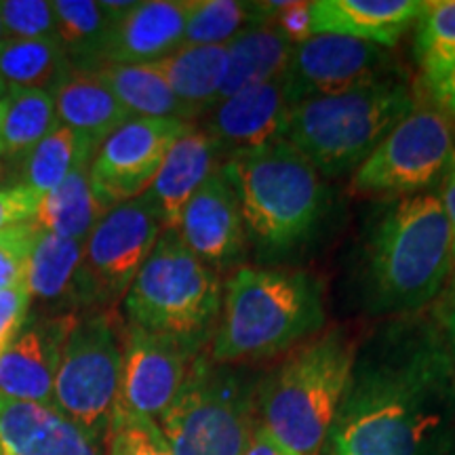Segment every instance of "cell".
<instances>
[{"mask_svg": "<svg viewBox=\"0 0 455 455\" xmlns=\"http://www.w3.org/2000/svg\"><path fill=\"white\" fill-rule=\"evenodd\" d=\"M123 301L127 325L169 335L203 352L218 329L224 283L178 232L163 230Z\"/></svg>", "mask_w": 455, "mask_h": 455, "instance_id": "obj_7", "label": "cell"}, {"mask_svg": "<svg viewBox=\"0 0 455 455\" xmlns=\"http://www.w3.org/2000/svg\"><path fill=\"white\" fill-rule=\"evenodd\" d=\"M325 299L315 276L291 268L238 266L224 281V301L209 356L243 365L287 355L325 327Z\"/></svg>", "mask_w": 455, "mask_h": 455, "instance_id": "obj_2", "label": "cell"}, {"mask_svg": "<svg viewBox=\"0 0 455 455\" xmlns=\"http://www.w3.org/2000/svg\"><path fill=\"white\" fill-rule=\"evenodd\" d=\"M443 192H441V203L445 209L449 230H451V251H453V268H455V156L451 164H449L445 178H443Z\"/></svg>", "mask_w": 455, "mask_h": 455, "instance_id": "obj_41", "label": "cell"}, {"mask_svg": "<svg viewBox=\"0 0 455 455\" xmlns=\"http://www.w3.org/2000/svg\"><path fill=\"white\" fill-rule=\"evenodd\" d=\"M293 3V0H291ZM291 3H241V0H198L188 21L184 44H228L249 28L268 24ZM181 44V47H184Z\"/></svg>", "mask_w": 455, "mask_h": 455, "instance_id": "obj_31", "label": "cell"}, {"mask_svg": "<svg viewBox=\"0 0 455 455\" xmlns=\"http://www.w3.org/2000/svg\"><path fill=\"white\" fill-rule=\"evenodd\" d=\"M291 110L283 78H276L221 100L204 114L207 121L201 129L213 140L224 163L284 140Z\"/></svg>", "mask_w": 455, "mask_h": 455, "instance_id": "obj_16", "label": "cell"}, {"mask_svg": "<svg viewBox=\"0 0 455 455\" xmlns=\"http://www.w3.org/2000/svg\"><path fill=\"white\" fill-rule=\"evenodd\" d=\"M161 232V220L146 195L101 215L84 241L74 308L112 310L124 299Z\"/></svg>", "mask_w": 455, "mask_h": 455, "instance_id": "obj_10", "label": "cell"}, {"mask_svg": "<svg viewBox=\"0 0 455 455\" xmlns=\"http://www.w3.org/2000/svg\"><path fill=\"white\" fill-rule=\"evenodd\" d=\"M30 304L32 298L26 281L0 291V355L7 350L20 329L26 325Z\"/></svg>", "mask_w": 455, "mask_h": 455, "instance_id": "obj_37", "label": "cell"}, {"mask_svg": "<svg viewBox=\"0 0 455 455\" xmlns=\"http://www.w3.org/2000/svg\"><path fill=\"white\" fill-rule=\"evenodd\" d=\"M418 100L396 76L329 98L301 101L291 110L284 140L321 178L355 171L375 150Z\"/></svg>", "mask_w": 455, "mask_h": 455, "instance_id": "obj_6", "label": "cell"}, {"mask_svg": "<svg viewBox=\"0 0 455 455\" xmlns=\"http://www.w3.org/2000/svg\"><path fill=\"white\" fill-rule=\"evenodd\" d=\"M415 60L428 87L455 68V0L426 4L415 21Z\"/></svg>", "mask_w": 455, "mask_h": 455, "instance_id": "obj_33", "label": "cell"}, {"mask_svg": "<svg viewBox=\"0 0 455 455\" xmlns=\"http://www.w3.org/2000/svg\"><path fill=\"white\" fill-rule=\"evenodd\" d=\"M198 0H146L114 21L104 49V66L155 64L184 44Z\"/></svg>", "mask_w": 455, "mask_h": 455, "instance_id": "obj_18", "label": "cell"}, {"mask_svg": "<svg viewBox=\"0 0 455 455\" xmlns=\"http://www.w3.org/2000/svg\"><path fill=\"white\" fill-rule=\"evenodd\" d=\"M0 447L11 455H104L60 409L11 398H0Z\"/></svg>", "mask_w": 455, "mask_h": 455, "instance_id": "obj_19", "label": "cell"}, {"mask_svg": "<svg viewBox=\"0 0 455 455\" xmlns=\"http://www.w3.org/2000/svg\"><path fill=\"white\" fill-rule=\"evenodd\" d=\"M95 148L84 135L60 127L38 141L30 152L17 158V184L32 188L38 195H49L83 164L93 161Z\"/></svg>", "mask_w": 455, "mask_h": 455, "instance_id": "obj_28", "label": "cell"}, {"mask_svg": "<svg viewBox=\"0 0 455 455\" xmlns=\"http://www.w3.org/2000/svg\"><path fill=\"white\" fill-rule=\"evenodd\" d=\"M195 123L180 118H131L98 148L89 164L95 201L104 212L146 195L161 164Z\"/></svg>", "mask_w": 455, "mask_h": 455, "instance_id": "obj_12", "label": "cell"}, {"mask_svg": "<svg viewBox=\"0 0 455 455\" xmlns=\"http://www.w3.org/2000/svg\"><path fill=\"white\" fill-rule=\"evenodd\" d=\"M293 49L295 44L272 21L238 34L228 43V70L220 101L281 78L291 61Z\"/></svg>", "mask_w": 455, "mask_h": 455, "instance_id": "obj_24", "label": "cell"}, {"mask_svg": "<svg viewBox=\"0 0 455 455\" xmlns=\"http://www.w3.org/2000/svg\"><path fill=\"white\" fill-rule=\"evenodd\" d=\"M72 70L60 38H4L0 44V81L7 87L51 93Z\"/></svg>", "mask_w": 455, "mask_h": 455, "instance_id": "obj_30", "label": "cell"}, {"mask_svg": "<svg viewBox=\"0 0 455 455\" xmlns=\"http://www.w3.org/2000/svg\"><path fill=\"white\" fill-rule=\"evenodd\" d=\"M57 38L74 70L95 72L104 64V49L114 20L93 0H55Z\"/></svg>", "mask_w": 455, "mask_h": 455, "instance_id": "obj_29", "label": "cell"}, {"mask_svg": "<svg viewBox=\"0 0 455 455\" xmlns=\"http://www.w3.org/2000/svg\"><path fill=\"white\" fill-rule=\"evenodd\" d=\"M453 270L451 230L439 195L396 198L375 221L363 287L375 315H419Z\"/></svg>", "mask_w": 455, "mask_h": 455, "instance_id": "obj_3", "label": "cell"}, {"mask_svg": "<svg viewBox=\"0 0 455 455\" xmlns=\"http://www.w3.org/2000/svg\"><path fill=\"white\" fill-rule=\"evenodd\" d=\"M4 28H3V20H0V44H3V41H4Z\"/></svg>", "mask_w": 455, "mask_h": 455, "instance_id": "obj_47", "label": "cell"}, {"mask_svg": "<svg viewBox=\"0 0 455 455\" xmlns=\"http://www.w3.org/2000/svg\"><path fill=\"white\" fill-rule=\"evenodd\" d=\"M155 66L192 116H204L220 101L228 70V44H184L155 61Z\"/></svg>", "mask_w": 455, "mask_h": 455, "instance_id": "obj_23", "label": "cell"}, {"mask_svg": "<svg viewBox=\"0 0 455 455\" xmlns=\"http://www.w3.org/2000/svg\"><path fill=\"white\" fill-rule=\"evenodd\" d=\"M0 20L7 38H57L53 3L47 0H3Z\"/></svg>", "mask_w": 455, "mask_h": 455, "instance_id": "obj_35", "label": "cell"}, {"mask_svg": "<svg viewBox=\"0 0 455 455\" xmlns=\"http://www.w3.org/2000/svg\"><path fill=\"white\" fill-rule=\"evenodd\" d=\"M104 455H175L155 419L116 405L104 439Z\"/></svg>", "mask_w": 455, "mask_h": 455, "instance_id": "obj_34", "label": "cell"}, {"mask_svg": "<svg viewBox=\"0 0 455 455\" xmlns=\"http://www.w3.org/2000/svg\"><path fill=\"white\" fill-rule=\"evenodd\" d=\"M0 455H11V453H9V451H4V449L0 447Z\"/></svg>", "mask_w": 455, "mask_h": 455, "instance_id": "obj_48", "label": "cell"}, {"mask_svg": "<svg viewBox=\"0 0 455 455\" xmlns=\"http://www.w3.org/2000/svg\"><path fill=\"white\" fill-rule=\"evenodd\" d=\"M258 384L247 367L201 352L178 396L156 419L173 453L243 455L259 426Z\"/></svg>", "mask_w": 455, "mask_h": 455, "instance_id": "obj_8", "label": "cell"}, {"mask_svg": "<svg viewBox=\"0 0 455 455\" xmlns=\"http://www.w3.org/2000/svg\"><path fill=\"white\" fill-rule=\"evenodd\" d=\"M114 310L76 315L61 348L51 405L104 445L121 396L123 331Z\"/></svg>", "mask_w": 455, "mask_h": 455, "instance_id": "obj_9", "label": "cell"}, {"mask_svg": "<svg viewBox=\"0 0 455 455\" xmlns=\"http://www.w3.org/2000/svg\"><path fill=\"white\" fill-rule=\"evenodd\" d=\"M51 98L60 124L84 135L95 148L133 118L95 72L72 70L51 91Z\"/></svg>", "mask_w": 455, "mask_h": 455, "instance_id": "obj_22", "label": "cell"}, {"mask_svg": "<svg viewBox=\"0 0 455 455\" xmlns=\"http://www.w3.org/2000/svg\"><path fill=\"white\" fill-rule=\"evenodd\" d=\"M17 158L0 156V190L17 186Z\"/></svg>", "mask_w": 455, "mask_h": 455, "instance_id": "obj_43", "label": "cell"}, {"mask_svg": "<svg viewBox=\"0 0 455 455\" xmlns=\"http://www.w3.org/2000/svg\"><path fill=\"white\" fill-rule=\"evenodd\" d=\"M83 249L81 241L38 232L26 275L32 301H38L43 308H74Z\"/></svg>", "mask_w": 455, "mask_h": 455, "instance_id": "obj_25", "label": "cell"}, {"mask_svg": "<svg viewBox=\"0 0 455 455\" xmlns=\"http://www.w3.org/2000/svg\"><path fill=\"white\" fill-rule=\"evenodd\" d=\"M181 243L203 264L221 275L241 264L247 251V230L235 188L218 167L203 181L175 228Z\"/></svg>", "mask_w": 455, "mask_h": 455, "instance_id": "obj_15", "label": "cell"}, {"mask_svg": "<svg viewBox=\"0 0 455 455\" xmlns=\"http://www.w3.org/2000/svg\"><path fill=\"white\" fill-rule=\"evenodd\" d=\"M78 312L28 316L0 355V398L51 405L61 348Z\"/></svg>", "mask_w": 455, "mask_h": 455, "instance_id": "obj_17", "label": "cell"}, {"mask_svg": "<svg viewBox=\"0 0 455 455\" xmlns=\"http://www.w3.org/2000/svg\"><path fill=\"white\" fill-rule=\"evenodd\" d=\"M3 116H4V100H0V133H3ZM0 156H3V141H0Z\"/></svg>", "mask_w": 455, "mask_h": 455, "instance_id": "obj_45", "label": "cell"}, {"mask_svg": "<svg viewBox=\"0 0 455 455\" xmlns=\"http://www.w3.org/2000/svg\"><path fill=\"white\" fill-rule=\"evenodd\" d=\"M428 89L432 98L439 101L441 108H445V110L455 114V68L451 72H447L439 83H435Z\"/></svg>", "mask_w": 455, "mask_h": 455, "instance_id": "obj_42", "label": "cell"}, {"mask_svg": "<svg viewBox=\"0 0 455 455\" xmlns=\"http://www.w3.org/2000/svg\"><path fill=\"white\" fill-rule=\"evenodd\" d=\"M38 230L30 221L0 232V291L24 283Z\"/></svg>", "mask_w": 455, "mask_h": 455, "instance_id": "obj_36", "label": "cell"}, {"mask_svg": "<svg viewBox=\"0 0 455 455\" xmlns=\"http://www.w3.org/2000/svg\"><path fill=\"white\" fill-rule=\"evenodd\" d=\"M198 355L201 350L186 341L127 325L118 405L156 422L178 396Z\"/></svg>", "mask_w": 455, "mask_h": 455, "instance_id": "obj_14", "label": "cell"}, {"mask_svg": "<svg viewBox=\"0 0 455 455\" xmlns=\"http://www.w3.org/2000/svg\"><path fill=\"white\" fill-rule=\"evenodd\" d=\"M43 203V195L28 186H11L0 190V232L30 221Z\"/></svg>", "mask_w": 455, "mask_h": 455, "instance_id": "obj_38", "label": "cell"}, {"mask_svg": "<svg viewBox=\"0 0 455 455\" xmlns=\"http://www.w3.org/2000/svg\"><path fill=\"white\" fill-rule=\"evenodd\" d=\"M243 455H298L289 447H284L276 436H272L264 426H258L253 432L251 441H249L247 449Z\"/></svg>", "mask_w": 455, "mask_h": 455, "instance_id": "obj_40", "label": "cell"}, {"mask_svg": "<svg viewBox=\"0 0 455 455\" xmlns=\"http://www.w3.org/2000/svg\"><path fill=\"white\" fill-rule=\"evenodd\" d=\"M89 164L78 167L55 190L43 196L41 207L30 220L38 232H51L81 243L87 241L95 224L106 213L91 190Z\"/></svg>", "mask_w": 455, "mask_h": 455, "instance_id": "obj_27", "label": "cell"}, {"mask_svg": "<svg viewBox=\"0 0 455 455\" xmlns=\"http://www.w3.org/2000/svg\"><path fill=\"white\" fill-rule=\"evenodd\" d=\"M221 164L218 148L201 127H192L164 156L146 196L156 209L163 230H175L188 201Z\"/></svg>", "mask_w": 455, "mask_h": 455, "instance_id": "obj_21", "label": "cell"}, {"mask_svg": "<svg viewBox=\"0 0 455 455\" xmlns=\"http://www.w3.org/2000/svg\"><path fill=\"white\" fill-rule=\"evenodd\" d=\"M453 156L455 138L449 118L436 108L418 104L358 164L350 188L398 198L428 192L445 178Z\"/></svg>", "mask_w": 455, "mask_h": 455, "instance_id": "obj_11", "label": "cell"}, {"mask_svg": "<svg viewBox=\"0 0 455 455\" xmlns=\"http://www.w3.org/2000/svg\"><path fill=\"white\" fill-rule=\"evenodd\" d=\"M7 93H9V87L3 81H0V100L7 98Z\"/></svg>", "mask_w": 455, "mask_h": 455, "instance_id": "obj_46", "label": "cell"}, {"mask_svg": "<svg viewBox=\"0 0 455 455\" xmlns=\"http://www.w3.org/2000/svg\"><path fill=\"white\" fill-rule=\"evenodd\" d=\"M278 30L289 38L293 44H299L308 41L312 34V21H310V3H291L281 13H276L272 20Z\"/></svg>", "mask_w": 455, "mask_h": 455, "instance_id": "obj_39", "label": "cell"}, {"mask_svg": "<svg viewBox=\"0 0 455 455\" xmlns=\"http://www.w3.org/2000/svg\"><path fill=\"white\" fill-rule=\"evenodd\" d=\"M60 127L55 101L41 89L9 87L3 116V156L21 158Z\"/></svg>", "mask_w": 455, "mask_h": 455, "instance_id": "obj_32", "label": "cell"}, {"mask_svg": "<svg viewBox=\"0 0 455 455\" xmlns=\"http://www.w3.org/2000/svg\"><path fill=\"white\" fill-rule=\"evenodd\" d=\"M424 0H316L310 3L312 34H335L395 47L426 9Z\"/></svg>", "mask_w": 455, "mask_h": 455, "instance_id": "obj_20", "label": "cell"}, {"mask_svg": "<svg viewBox=\"0 0 455 455\" xmlns=\"http://www.w3.org/2000/svg\"><path fill=\"white\" fill-rule=\"evenodd\" d=\"M395 76L384 47L335 34H315L295 44L283 74L284 93L293 108L301 101L329 98L363 84Z\"/></svg>", "mask_w": 455, "mask_h": 455, "instance_id": "obj_13", "label": "cell"}, {"mask_svg": "<svg viewBox=\"0 0 455 455\" xmlns=\"http://www.w3.org/2000/svg\"><path fill=\"white\" fill-rule=\"evenodd\" d=\"M95 74L133 114V118H180L192 123L195 116L164 83L155 64L104 66Z\"/></svg>", "mask_w": 455, "mask_h": 455, "instance_id": "obj_26", "label": "cell"}, {"mask_svg": "<svg viewBox=\"0 0 455 455\" xmlns=\"http://www.w3.org/2000/svg\"><path fill=\"white\" fill-rule=\"evenodd\" d=\"M443 331H445L449 350H451L453 365H455V291H453L451 301H449V306H447V312H445V329H443Z\"/></svg>", "mask_w": 455, "mask_h": 455, "instance_id": "obj_44", "label": "cell"}, {"mask_svg": "<svg viewBox=\"0 0 455 455\" xmlns=\"http://www.w3.org/2000/svg\"><path fill=\"white\" fill-rule=\"evenodd\" d=\"M355 339L323 329L283 355L258 384L259 424L298 455H321L348 388Z\"/></svg>", "mask_w": 455, "mask_h": 455, "instance_id": "obj_4", "label": "cell"}, {"mask_svg": "<svg viewBox=\"0 0 455 455\" xmlns=\"http://www.w3.org/2000/svg\"><path fill=\"white\" fill-rule=\"evenodd\" d=\"M235 188L247 241L261 259L284 258L315 235L325 213L321 173L287 140L220 164Z\"/></svg>", "mask_w": 455, "mask_h": 455, "instance_id": "obj_5", "label": "cell"}, {"mask_svg": "<svg viewBox=\"0 0 455 455\" xmlns=\"http://www.w3.org/2000/svg\"><path fill=\"white\" fill-rule=\"evenodd\" d=\"M455 419V365L445 331L395 316L356 348L327 445L331 455H436Z\"/></svg>", "mask_w": 455, "mask_h": 455, "instance_id": "obj_1", "label": "cell"}]
</instances>
